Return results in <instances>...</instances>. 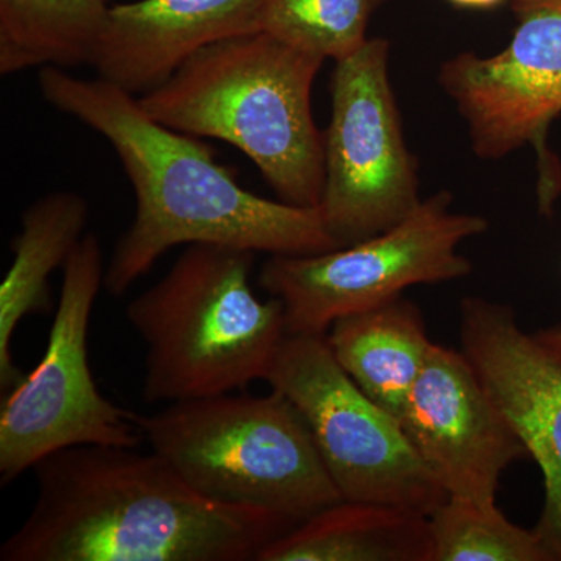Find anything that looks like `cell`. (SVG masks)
<instances>
[{
	"label": "cell",
	"mask_w": 561,
	"mask_h": 561,
	"mask_svg": "<svg viewBox=\"0 0 561 561\" xmlns=\"http://www.w3.org/2000/svg\"><path fill=\"white\" fill-rule=\"evenodd\" d=\"M38 84L50 106L108 140L135 190V219L103 276L113 297L124 295L179 245L210 243L271 256L341 249L319 208L247 191L217 162L208 144L153 119L136 95L60 68L39 69Z\"/></svg>",
	"instance_id": "6da1fadb"
},
{
	"label": "cell",
	"mask_w": 561,
	"mask_h": 561,
	"mask_svg": "<svg viewBox=\"0 0 561 561\" xmlns=\"http://www.w3.org/2000/svg\"><path fill=\"white\" fill-rule=\"evenodd\" d=\"M267 382L300 411L343 500L424 516L448 500L400 421L350 378L327 335H287Z\"/></svg>",
	"instance_id": "ba28073f"
},
{
	"label": "cell",
	"mask_w": 561,
	"mask_h": 561,
	"mask_svg": "<svg viewBox=\"0 0 561 561\" xmlns=\"http://www.w3.org/2000/svg\"><path fill=\"white\" fill-rule=\"evenodd\" d=\"M110 0H0V73L90 65Z\"/></svg>",
	"instance_id": "e0dca14e"
},
{
	"label": "cell",
	"mask_w": 561,
	"mask_h": 561,
	"mask_svg": "<svg viewBox=\"0 0 561 561\" xmlns=\"http://www.w3.org/2000/svg\"><path fill=\"white\" fill-rule=\"evenodd\" d=\"M103 276L101 241L94 232H87L62 267L60 300L43 359L3 394L2 485L70 446L138 448L144 440L135 412L103 397L88 362V330Z\"/></svg>",
	"instance_id": "52a82bcc"
},
{
	"label": "cell",
	"mask_w": 561,
	"mask_h": 561,
	"mask_svg": "<svg viewBox=\"0 0 561 561\" xmlns=\"http://www.w3.org/2000/svg\"><path fill=\"white\" fill-rule=\"evenodd\" d=\"M262 0H136L111 7L91 66L128 94L161 87L216 41L250 33Z\"/></svg>",
	"instance_id": "4fadbf2b"
},
{
	"label": "cell",
	"mask_w": 561,
	"mask_h": 561,
	"mask_svg": "<svg viewBox=\"0 0 561 561\" xmlns=\"http://www.w3.org/2000/svg\"><path fill=\"white\" fill-rule=\"evenodd\" d=\"M256 561H432L430 516L343 500L284 531Z\"/></svg>",
	"instance_id": "9a60e30c"
},
{
	"label": "cell",
	"mask_w": 561,
	"mask_h": 561,
	"mask_svg": "<svg viewBox=\"0 0 561 561\" xmlns=\"http://www.w3.org/2000/svg\"><path fill=\"white\" fill-rule=\"evenodd\" d=\"M401 426L448 497L494 504L505 468L529 457L467 354L434 343Z\"/></svg>",
	"instance_id": "8fae6325"
},
{
	"label": "cell",
	"mask_w": 561,
	"mask_h": 561,
	"mask_svg": "<svg viewBox=\"0 0 561 561\" xmlns=\"http://www.w3.org/2000/svg\"><path fill=\"white\" fill-rule=\"evenodd\" d=\"M430 524L432 561H553L538 531L508 522L496 502L448 497Z\"/></svg>",
	"instance_id": "d6986e66"
},
{
	"label": "cell",
	"mask_w": 561,
	"mask_h": 561,
	"mask_svg": "<svg viewBox=\"0 0 561 561\" xmlns=\"http://www.w3.org/2000/svg\"><path fill=\"white\" fill-rule=\"evenodd\" d=\"M389 57V41L370 38L335 61L332 72L319 209L341 247L397 227L423 202L419 164L391 90Z\"/></svg>",
	"instance_id": "9c48e42d"
},
{
	"label": "cell",
	"mask_w": 561,
	"mask_h": 561,
	"mask_svg": "<svg viewBox=\"0 0 561 561\" xmlns=\"http://www.w3.org/2000/svg\"><path fill=\"white\" fill-rule=\"evenodd\" d=\"M33 471L38 496L0 561H249L297 526L202 496L153 451L70 446Z\"/></svg>",
	"instance_id": "7a4b0ae2"
},
{
	"label": "cell",
	"mask_w": 561,
	"mask_h": 561,
	"mask_svg": "<svg viewBox=\"0 0 561 561\" xmlns=\"http://www.w3.org/2000/svg\"><path fill=\"white\" fill-rule=\"evenodd\" d=\"M531 335L538 345L549 354V357L561 367V327L546 328V330L534 332Z\"/></svg>",
	"instance_id": "ffe728a7"
},
{
	"label": "cell",
	"mask_w": 561,
	"mask_h": 561,
	"mask_svg": "<svg viewBox=\"0 0 561 561\" xmlns=\"http://www.w3.org/2000/svg\"><path fill=\"white\" fill-rule=\"evenodd\" d=\"M511 44L493 57L472 51L443 62L438 81L453 99L482 160H500L534 146L538 201L551 214L561 194V165L548 133L561 114V0H513Z\"/></svg>",
	"instance_id": "30bf717a"
},
{
	"label": "cell",
	"mask_w": 561,
	"mask_h": 561,
	"mask_svg": "<svg viewBox=\"0 0 561 561\" xmlns=\"http://www.w3.org/2000/svg\"><path fill=\"white\" fill-rule=\"evenodd\" d=\"M446 2L453 3L459 9L490 10L500 7L505 0H446Z\"/></svg>",
	"instance_id": "44dd1931"
},
{
	"label": "cell",
	"mask_w": 561,
	"mask_h": 561,
	"mask_svg": "<svg viewBox=\"0 0 561 561\" xmlns=\"http://www.w3.org/2000/svg\"><path fill=\"white\" fill-rule=\"evenodd\" d=\"M324 61L268 33H242L197 51L139 102L173 130L241 150L280 202L319 208L324 133L312 87Z\"/></svg>",
	"instance_id": "3957f363"
},
{
	"label": "cell",
	"mask_w": 561,
	"mask_h": 561,
	"mask_svg": "<svg viewBox=\"0 0 561 561\" xmlns=\"http://www.w3.org/2000/svg\"><path fill=\"white\" fill-rule=\"evenodd\" d=\"M135 420L151 451L210 501L295 524L343 501L308 423L279 391L176 401Z\"/></svg>",
	"instance_id": "5b68a950"
},
{
	"label": "cell",
	"mask_w": 561,
	"mask_h": 561,
	"mask_svg": "<svg viewBox=\"0 0 561 561\" xmlns=\"http://www.w3.org/2000/svg\"><path fill=\"white\" fill-rule=\"evenodd\" d=\"M460 311L463 353L540 467L545 502L535 530L561 561V367L507 306L467 298Z\"/></svg>",
	"instance_id": "7c38bea8"
},
{
	"label": "cell",
	"mask_w": 561,
	"mask_h": 561,
	"mask_svg": "<svg viewBox=\"0 0 561 561\" xmlns=\"http://www.w3.org/2000/svg\"><path fill=\"white\" fill-rule=\"evenodd\" d=\"M386 0H262L250 33L262 32L290 46L343 60L367 43L373 14Z\"/></svg>",
	"instance_id": "ac0fdd59"
},
{
	"label": "cell",
	"mask_w": 561,
	"mask_h": 561,
	"mask_svg": "<svg viewBox=\"0 0 561 561\" xmlns=\"http://www.w3.org/2000/svg\"><path fill=\"white\" fill-rule=\"evenodd\" d=\"M327 341L350 378L401 423L434 345L419 306L398 297L342 317L331 324Z\"/></svg>",
	"instance_id": "2e32d148"
},
{
	"label": "cell",
	"mask_w": 561,
	"mask_h": 561,
	"mask_svg": "<svg viewBox=\"0 0 561 561\" xmlns=\"http://www.w3.org/2000/svg\"><path fill=\"white\" fill-rule=\"evenodd\" d=\"M90 205L83 195L55 191L33 202L21 217V231L11 242L13 262L0 286V390H13L25 378L14 365L11 343L16 328L31 313H49V278L65 267L87 234Z\"/></svg>",
	"instance_id": "5bb4252c"
},
{
	"label": "cell",
	"mask_w": 561,
	"mask_h": 561,
	"mask_svg": "<svg viewBox=\"0 0 561 561\" xmlns=\"http://www.w3.org/2000/svg\"><path fill=\"white\" fill-rule=\"evenodd\" d=\"M253 261V251L194 243L128 302V323L147 345L144 400H198L267 381L286 316L278 298L262 301L251 289Z\"/></svg>",
	"instance_id": "277c9868"
},
{
	"label": "cell",
	"mask_w": 561,
	"mask_h": 561,
	"mask_svg": "<svg viewBox=\"0 0 561 561\" xmlns=\"http://www.w3.org/2000/svg\"><path fill=\"white\" fill-rule=\"evenodd\" d=\"M451 205L453 195L442 191L365 241L324 253L272 254L260 284L283 302L287 335H327L335 320L394 300L408 287L470 275L471 262L457 249L489 221Z\"/></svg>",
	"instance_id": "8992f818"
}]
</instances>
